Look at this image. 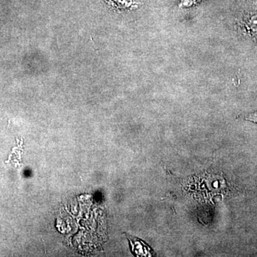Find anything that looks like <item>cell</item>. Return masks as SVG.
Instances as JSON below:
<instances>
[{"mask_svg": "<svg viewBox=\"0 0 257 257\" xmlns=\"http://www.w3.org/2000/svg\"><path fill=\"white\" fill-rule=\"evenodd\" d=\"M246 119L257 123V112L252 113V114H249L248 116H247Z\"/></svg>", "mask_w": 257, "mask_h": 257, "instance_id": "cell-2", "label": "cell"}, {"mask_svg": "<svg viewBox=\"0 0 257 257\" xmlns=\"http://www.w3.org/2000/svg\"><path fill=\"white\" fill-rule=\"evenodd\" d=\"M127 236L129 245L131 247V251L137 257H152L154 252L148 245L135 237Z\"/></svg>", "mask_w": 257, "mask_h": 257, "instance_id": "cell-1", "label": "cell"}]
</instances>
